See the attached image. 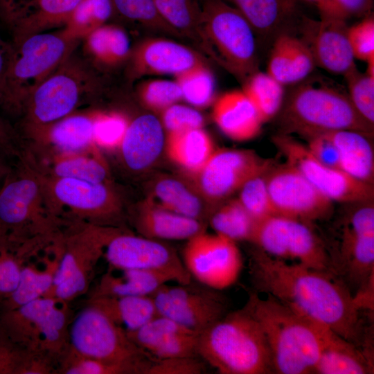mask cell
<instances>
[{"instance_id":"obj_24","label":"cell","mask_w":374,"mask_h":374,"mask_svg":"<svg viewBox=\"0 0 374 374\" xmlns=\"http://www.w3.org/2000/svg\"><path fill=\"white\" fill-rule=\"evenodd\" d=\"M29 156L38 170L46 177L73 178L96 183L110 182L109 166L98 146L77 153L39 158Z\"/></svg>"},{"instance_id":"obj_51","label":"cell","mask_w":374,"mask_h":374,"mask_svg":"<svg viewBox=\"0 0 374 374\" xmlns=\"http://www.w3.org/2000/svg\"><path fill=\"white\" fill-rule=\"evenodd\" d=\"M161 123L168 134H172L202 128L204 118L197 110L175 103L162 112Z\"/></svg>"},{"instance_id":"obj_62","label":"cell","mask_w":374,"mask_h":374,"mask_svg":"<svg viewBox=\"0 0 374 374\" xmlns=\"http://www.w3.org/2000/svg\"><path fill=\"white\" fill-rule=\"evenodd\" d=\"M9 159H10L0 152V188L12 168L9 163Z\"/></svg>"},{"instance_id":"obj_57","label":"cell","mask_w":374,"mask_h":374,"mask_svg":"<svg viewBox=\"0 0 374 374\" xmlns=\"http://www.w3.org/2000/svg\"><path fill=\"white\" fill-rule=\"evenodd\" d=\"M305 139L306 148L317 160L329 167L340 169L338 150L326 134H317Z\"/></svg>"},{"instance_id":"obj_34","label":"cell","mask_w":374,"mask_h":374,"mask_svg":"<svg viewBox=\"0 0 374 374\" xmlns=\"http://www.w3.org/2000/svg\"><path fill=\"white\" fill-rule=\"evenodd\" d=\"M123 328L133 331L157 314L151 296H96L87 302Z\"/></svg>"},{"instance_id":"obj_7","label":"cell","mask_w":374,"mask_h":374,"mask_svg":"<svg viewBox=\"0 0 374 374\" xmlns=\"http://www.w3.org/2000/svg\"><path fill=\"white\" fill-rule=\"evenodd\" d=\"M80 42L62 28L10 42L12 53L2 110L21 116L30 95L75 51Z\"/></svg>"},{"instance_id":"obj_23","label":"cell","mask_w":374,"mask_h":374,"mask_svg":"<svg viewBox=\"0 0 374 374\" xmlns=\"http://www.w3.org/2000/svg\"><path fill=\"white\" fill-rule=\"evenodd\" d=\"M164 140L161 122L154 115L143 114L129 121L116 150L128 170L140 172L148 168L159 158Z\"/></svg>"},{"instance_id":"obj_9","label":"cell","mask_w":374,"mask_h":374,"mask_svg":"<svg viewBox=\"0 0 374 374\" xmlns=\"http://www.w3.org/2000/svg\"><path fill=\"white\" fill-rule=\"evenodd\" d=\"M201 28L207 51L241 78L258 71L255 32L244 17L224 0H206Z\"/></svg>"},{"instance_id":"obj_21","label":"cell","mask_w":374,"mask_h":374,"mask_svg":"<svg viewBox=\"0 0 374 374\" xmlns=\"http://www.w3.org/2000/svg\"><path fill=\"white\" fill-rule=\"evenodd\" d=\"M320 15L319 20L303 18V37L315 65L332 73L344 75L356 65L348 39L347 21Z\"/></svg>"},{"instance_id":"obj_20","label":"cell","mask_w":374,"mask_h":374,"mask_svg":"<svg viewBox=\"0 0 374 374\" xmlns=\"http://www.w3.org/2000/svg\"><path fill=\"white\" fill-rule=\"evenodd\" d=\"M100 112L77 110L50 124L19 132L24 150L35 158L77 153L95 146Z\"/></svg>"},{"instance_id":"obj_12","label":"cell","mask_w":374,"mask_h":374,"mask_svg":"<svg viewBox=\"0 0 374 374\" xmlns=\"http://www.w3.org/2000/svg\"><path fill=\"white\" fill-rule=\"evenodd\" d=\"M69 348L81 355L112 363L150 366L154 359L123 328L89 304L69 328Z\"/></svg>"},{"instance_id":"obj_26","label":"cell","mask_w":374,"mask_h":374,"mask_svg":"<svg viewBox=\"0 0 374 374\" xmlns=\"http://www.w3.org/2000/svg\"><path fill=\"white\" fill-rule=\"evenodd\" d=\"M134 226L141 235L157 240H186L206 231L207 224L169 211L152 202L138 210Z\"/></svg>"},{"instance_id":"obj_10","label":"cell","mask_w":374,"mask_h":374,"mask_svg":"<svg viewBox=\"0 0 374 374\" xmlns=\"http://www.w3.org/2000/svg\"><path fill=\"white\" fill-rule=\"evenodd\" d=\"M80 226L61 239L58 267L45 297L65 303L84 293L108 240L120 229L84 222Z\"/></svg>"},{"instance_id":"obj_28","label":"cell","mask_w":374,"mask_h":374,"mask_svg":"<svg viewBox=\"0 0 374 374\" xmlns=\"http://www.w3.org/2000/svg\"><path fill=\"white\" fill-rule=\"evenodd\" d=\"M82 0H37L21 10L8 24L12 41L63 27Z\"/></svg>"},{"instance_id":"obj_46","label":"cell","mask_w":374,"mask_h":374,"mask_svg":"<svg viewBox=\"0 0 374 374\" xmlns=\"http://www.w3.org/2000/svg\"><path fill=\"white\" fill-rule=\"evenodd\" d=\"M344 77L353 105L365 120L374 125V76L360 72L355 66Z\"/></svg>"},{"instance_id":"obj_36","label":"cell","mask_w":374,"mask_h":374,"mask_svg":"<svg viewBox=\"0 0 374 374\" xmlns=\"http://www.w3.org/2000/svg\"><path fill=\"white\" fill-rule=\"evenodd\" d=\"M166 148L170 159L193 175L204 167L215 150L202 128L168 134Z\"/></svg>"},{"instance_id":"obj_2","label":"cell","mask_w":374,"mask_h":374,"mask_svg":"<svg viewBox=\"0 0 374 374\" xmlns=\"http://www.w3.org/2000/svg\"><path fill=\"white\" fill-rule=\"evenodd\" d=\"M58 220L47 199L42 174L22 154L0 188V244L21 252L32 238L53 234Z\"/></svg>"},{"instance_id":"obj_31","label":"cell","mask_w":374,"mask_h":374,"mask_svg":"<svg viewBox=\"0 0 374 374\" xmlns=\"http://www.w3.org/2000/svg\"><path fill=\"white\" fill-rule=\"evenodd\" d=\"M335 145L339 154L340 169L352 177L373 185L374 152L371 136L355 130L321 133Z\"/></svg>"},{"instance_id":"obj_41","label":"cell","mask_w":374,"mask_h":374,"mask_svg":"<svg viewBox=\"0 0 374 374\" xmlns=\"http://www.w3.org/2000/svg\"><path fill=\"white\" fill-rule=\"evenodd\" d=\"M113 12L112 0H82L62 29L69 36L82 41L92 31L105 24Z\"/></svg>"},{"instance_id":"obj_27","label":"cell","mask_w":374,"mask_h":374,"mask_svg":"<svg viewBox=\"0 0 374 374\" xmlns=\"http://www.w3.org/2000/svg\"><path fill=\"white\" fill-rule=\"evenodd\" d=\"M315 66L309 47L301 38L283 33L276 37L267 73L283 85L304 80Z\"/></svg>"},{"instance_id":"obj_55","label":"cell","mask_w":374,"mask_h":374,"mask_svg":"<svg viewBox=\"0 0 374 374\" xmlns=\"http://www.w3.org/2000/svg\"><path fill=\"white\" fill-rule=\"evenodd\" d=\"M372 0H321L317 6L319 15L347 21L355 17L371 14Z\"/></svg>"},{"instance_id":"obj_32","label":"cell","mask_w":374,"mask_h":374,"mask_svg":"<svg viewBox=\"0 0 374 374\" xmlns=\"http://www.w3.org/2000/svg\"><path fill=\"white\" fill-rule=\"evenodd\" d=\"M84 58L96 69L112 66L125 61L130 55L129 36L120 26L105 24L82 40Z\"/></svg>"},{"instance_id":"obj_44","label":"cell","mask_w":374,"mask_h":374,"mask_svg":"<svg viewBox=\"0 0 374 374\" xmlns=\"http://www.w3.org/2000/svg\"><path fill=\"white\" fill-rule=\"evenodd\" d=\"M126 332L136 346L148 353L153 347L170 337L197 334L172 319L158 314L138 329Z\"/></svg>"},{"instance_id":"obj_16","label":"cell","mask_w":374,"mask_h":374,"mask_svg":"<svg viewBox=\"0 0 374 374\" xmlns=\"http://www.w3.org/2000/svg\"><path fill=\"white\" fill-rule=\"evenodd\" d=\"M271 160L253 150H215L196 174L195 188L208 204H217L240 190L253 177L267 174L274 166Z\"/></svg>"},{"instance_id":"obj_48","label":"cell","mask_w":374,"mask_h":374,"mask_svg":"<svg viewBox=\"0 0 374 374\" xmlns=\"http://www.w3.org/2000/svg\"><path fill=\"white\" fill-rule=\"evenodd\" d=\"M139 96L145 105L156 111H163L182 98L179 85L176 82L156 80L144 83Z\"/></svg>"},{"instance_id":"obj_39","label":"cell","mask_w":374,"mask_h":374,"mask_svg":"<svg viewBox=\"0 0 374 374\" xmlns=\"http://www.w3.org/2000/svg\"><path fill=\"white\" fill-rule=\"evenodd\" d=\"M208 223L215 233L235 242H251L257 222L237 199L216 208Z\"/></svg>"},{"instance_id":"obj_25","label":"cell","mask_w":374,"mask_h":374,"mask_svg":"<svg viewBox=\"0 0 374 374\" xmlns=\"http://www.w3.org/2000/svg\"><path fill=\"white\" fill-rule=\"evenodd\" d=\"M213 118L226 136L238 141L256 136L264 123L242 90L226 92L217 99L213 109Z\"/></svg>"},{"instance_id":"obj_14","label":"cell","mask_w":374,"mask_h":374,"mask_svg":"<svg viewBox=\"0 0 374 374\" xmlns=\"http://www.w3.org/2000/svg\"><path fill=\"white\" fill-rule=\"evenodd\" d=\"M182 260L193 278L220 291L233 285L243 267L236 242L206 231L187 240Z\"/></svg>"},{"instance_id":"obj_18","label":"cell","mask_w":374,"mask_h":374,"mask_svg":"<svg viewBox=\"0 0 374 374\" xmlns=\"http://www.w3.org/2000/svg\"><path fill=\"white\" fill-rule=\"evenodd\" d=\"M265 179L275 215L310 224L332 215L333 202L288 163L274 166Z\"/></svg>"},{"instance_id":"obj_35","label":"cell","mask_w":374,"mask_h":374,"mask_svg":"<svg viewBox=\"0 0 374 374\" xmlns=\"http://www.w3.org/2000/svg\"><path fill=\"white\" fill-rule=\"evenodd\" d=\"M228 1L260 35L271 34L296 16V0Z\"/></svg>"},{"instance_id":"obj_43","label":"cell","mask_w":374,"mask_h":374,"mask_svg":"<svg viewBox=\"0 0 374 374\" xmlns=\"http://www.w3.org/2000/svg\"><path fill=\"white\" fill-rule=\"evenodd\" d=\"M177 82L181 89L182 98L195 107H206L214 100L215 79L204 64L177 76Z\"/></svg>"},{"instance_id":"obj_56","label":"cell","mask_w":374,"mask_h":374,"mask_svg":"<svg viewBox=\"0 0 374 374\" xmlns=\"http://www.w3.org/2000/svg\"><path fill=\"white\" fill-rule=\"evenodd\" d=\"M27 351L0 331V374H20Z\"/></svg>"},{"instance_id":"obj_47","label":"cell","mask_w":374,"mask_h":374,"mask_svg":"<svg viewBox=\"0 0 374 374\" xmlns=\"http://www.w3.org/2000/svg\"><path fill=\"white\" fill-rule=\"evenodd\" d=\"M265 175L251 177L239 190L238 199L256 222L275 215Z\"/></svg>"},{"instance_id":"obj_19","label":"cell","mask_w":374,"mask_h":374,"mask_svg":"<svg viewBox=\"0 0 374 374\" xmlns=\"http://www.w3.org/2000/svg\"><path fill=\"white\" fill-rule=\"evenodd\" d=\"M272 141L286 159L320 192L332 202H368L374 196L373 185L359 181L340 169L317 160L306 146L290 136L279 133Z\"/></svg>"},{"instance_id":"obj_38","label":"cell","mask_w":374,"mask_h":374,"mask_svg":"<svg viewBox=\"0 0 374 374\" xmlns=\"http://www.w3.org/2000/svg\"><path fill=\"white\" fill-rule=\"evenodd\" d=\"M161 17L180 35L195 40L206 50L201 28L198 0H152Z\"/></svg>"},{"instance_id":"obj_11","label":"cell","mask_w":374,"mask_h":374,"mask_svg":"<svg viewBox=\"0 0 374 374\" xmlns=\"http://www.w3.org/2000/svg\"><path fill=\"white\" fill-rule=\"evenodd\" d=\"M251 242L274 258L336 274L330 253L310 223L272 215L257 222Z\"/></svg>"},{"instance_id":"obj_61","label":"cell","mask_w":374,"mask_h":374,"mask_svg":"<svg viewBox=\"0 0 374 374\" xmlns=\"http://www.w3.org/2000/svg\"><path fill=\"white\" fill-rule=\"evenodd\" d=\"M37 0H0V17L8 24L21 10Z\"/></svg>"},{"instance_id":"obj_30","label":"cell","mask_w":374,"mask_h":374,"mask_svg":"<svg viewBox=\"0 0 374 374\" xmlns=\"http://www.w3.org/2000/svg\"><path fill=\"white\" fill-rule=\"evenodd\" d=\"M172 281L170 276L160 272L109 266L91 297L151 296L161 286Z\"/></svg>"},{"instance_id":"obj_15","label":"cell","mask_w":374,"mask_h":374,"mask_svg":"<svg viewBox=\"0 0 374 374\" xmlns=\"http://www.w3.org/2000/svg\"><path fill=\"white\" fill-rule=\"evenodd\" d=\"M193 284L161 286L151 295L158 314L168 317L199 334L222 318L229 303L220 290Z\"/></svg>"},{"instance_id":"obj_53","label":"cell","mask_w":374,"mask_h":374,"mask_svg":"<svg viewBox=\"0 0 374 374\" xmlns=\"http://www.w3.org/2000/svg\"><path fill=\"white\" fill-rule=\"evenodd\" d=\"M197 334H179L153 347L149 354L155 359L197 356Z\"/></svg>"},{"instance_id":"obj_45","label":"cell","mask_w":374,"mask_h":374,"mask_svg":"<svg viewBox=\"0 0 374 374\" xmlns=\"http://www.w3.org/2000/svg\"><path fill=\"white\" fill-rule=\"evenodd\" d=\"M115 10L126 19L166 33L181 36L161 17L152 0H112Z\"/></svg>"},{"instance_id":"obj_60","label":"cell","mask_w":374,"mask_h":374,"mask_svg":"<svg viewBox=\"0 0 374 374\" xmlns=\"http://www.w3.org/2000/svg\"><path fill=\"white\" fill-rule=\"evenodd\" d=\"M12 46L11 42H8L1 38L0 35V108L2 109L8 73L9 71Z\"/></svg>"},{"instance_id":"obj_52","label":"cell","mask_w":374,"mask_h":374,"mask_svg":"<svg viewBox=\"0 0 374 374\" xmlns=\"http://www.w3.org/2000/svg\"><path fill=\"white\" fill-rule=\"evenodd\" d=\"M206 366L199 355L154 359L146 374H202Z\"/></svg>"},{"instance_id":"obj_3","label":"cell","mask_w":374,"mask_h":374,"mask_svg":"<svg viewBox=\"0 0 374 374\" xmlns=\"http://www.w3.org/2000/svg\"><path fill=\"white\" fill-rule=\"evenodd\" d=\"M247 301L267 338L274 373H314L328 328L270 295L261 298L255 292Z\"/></svg>"},{"instance_id":"obj_63","label":"cell","mask_w":374,"mask_h":374,"mask_svg":"<svg viewBox=\"0 0 374 374\" xmlns=\"http://www.w3.org/2000/svg\"><path fill=\"white\" fill-rule=\"evenodd\" d=\"M305 1H312V2H314L317 4H318L321 0H305Z\"/></svg>"},{"instance_id":"obj_50","label":"cell","mask_w":374,"mask_h":374,"mask_svg":"<svg viewBox=\"0 0 374 374\" xmlns=\"http://www.w3.org/2000/svg\"><path fill=\"white\" fill-rule=\"evenodd\" d=\"M348 39L355 59L367 62L374 58V18L368 15L348 26Z\"/></svg>"},{"instance_id":"obj_13","label":"cell","mask_w":374,"mask_h":374,"mask_svg":"<svg viewBox=\"0 0 374 374\" xmlns=\"http://www.w3.org/2000/svg\"><path fill=\"white\" fill-rule=\"evenodd\" d=\"M43 176L46 197L56 215L67 209L81 222L119 227L116 224L123 205L110 182Z\"/></svg>"},{"instance_id":"obj_22","label":"cell","mask_w":374,"mask_h":374,"mask_svg":"<svg viewBox=\"0 0 374 374\" xmlns=\"http://www.w3.org/2000/svg\"><path fill=\"white\" fill-rule=\"evenodd\" d=\"M204 64L199 54L184 44L166 39H152L134 51L132 71L139 74H171L178 76Z\"/></svg>"},{"instance_id":"obj_37","label":"cell","mask_w":374,"mask_h":374,"mask_svg":"<svg viewBox=\"0 0 374 374\" xmlns=\"http://www.w3.org/2000/svg\"><path fill=\"white\" fill-rule=\"evenodd\" d=\"M60 252L39 271L30 266L22 267L15 290L0 303L1 312L9 311L44 296L51 289L58 267Z\"/></svg>"},{"instance_id":"obj_1","label":"cell","mask_w":374,"mask_h":374,"mask_svg":"<svg viewBox=\"0 0 374 374\" xmlns=\"http://www.w3.org/2000/svg\"><path fill=\"white\" fill-rule=\"evenodd\" d=\"M249 275L255 292L270 295L355 345L366 347L362 308L336 274L285 262L256 247Z\"/></svg>"},{"instance_id":"obj_29","label":"cell","mask_w":374,"mask_h":374,"mask_svg":"<svg viewBox=\"0 0 374 374\" xmlns=\"http://www.w3.org/2000/svg\"><path fill=\"white\" fill-rule=\"evenodd\" d=\"M373 365L370 351L344 339L328 328L314 373H371L373 371Z\"/></svg>"},{"instance_id":"obj_8","label":"cell","mask_w":374,"mask_h":374,"mask_svg":"<svg viewBox=\"0 0 374 374\" xmlns=\"http://www.w3.org/2000/svg\"><path fill=\"white\" fill-rule=\"evenodd\" d=\"M42 296L0 314V331L28 352L61 357L69 347V321L64 303Z\"/></svg>"},{"instance_id":"obj_54","label":"cell","mask_w":374,"mask_h":374,"mask_svg":"<svg viewBox=\"0 0 374 374\" xmlns=\"http://www.w3.org/2000/svg\"><path fill=\"white\" fill-rule=\"evenodd\" d=\"M19 254L0 244V303L17 287L21 267Z\"/></svg>"},{"instance_id":"obj_5","label":"cell","mask_w":374,"mask_h":374,"mask_svg":"<svg viewBox=\"0 0 374 374\" xmlns=\"http://www.w3.org/2000/svg\"><path fill=\"white\" fill-rule=\"evenodd\" d=\"M280 133L298 134L305 139L337 130H355L373 136L374 125L355 109L348 94L335 87L316 82L295 88L283 103Z\"/></svg>"},{"instance_id":"obj_58","label":"cell","mask_w":374,"mask_h":374,"mask_svg":"<svg viewBox=\"0 0 374 374\" xmlns=\"http://www.w3.org/2000/svg\"><path fill=\"white\" fill-rule=\"evenodd\" d=\"M22 145L17 130L0 116V152L10 159H17L22 154Z\"/></svg>"},{"instance_id":"obj_40","label":"cell","mask_w":374,"mask_h":374,"mask_svg":"<svg viewBox=\"0 0 374 374\" xmlns=\"http://www.w3.org/2000/svg\"><path fill=\"white\" fill-rule=\"evenodd\" d=\"M258 112L263 123L272 119L284 103V85L267 72L257 71L246 81L242 89Z\"/></svg>"},{"instance_id":"obj_42","label":"cell","mask_w":374,"mask_h":374,"mask_svg":"<svg viewBox=\"0 0 374 374\" xmlns=\"http://www.w3.org/2000/svg\"><path fill=\"white\" fill-rule=\"evenodd\" d=\"M60 357V371L66 374H146L150 367L104 362L81 355L69 347Z\"/></svg>"},{"instance_id":"obj_33","label":"cell","mask_w":374,"mask_h":374,"mask_svg":"<svg viewBox=\"0 0 374 374\" xmlns=\"http://www.w3.org/2000/svg\"><path fill=\"white\" fill-rule=\"evenodd\" d=\"M153 194L158 205L177 214L208 223L214 211L194 187L172 177L159 179L154 186Z\"/></svg>"},{"instance_id":"obj_4","label":"cell","mask_w":374,"mask_h":374,"mask_svg":"<svg viewBox=\"0 0 374 374\" xmlns=\"http://www.w3.org/2000/svg\"><path fill=\"white\" fill-rule=\"evenodd\" d=\"M197 353L221 374L274 373L267 338L248 301L197 334Z\"/></svg>"},{"instance_id":"obj_6","label":"cell","mask_w":374,"mask_h":374,"mask_svg":"<svg viewBox=\"0 0 374 374\" xmlns=\"http://www.w3.org/2000/svg\"><path fill=\"white\" fill-rule=\"evenodd\" d=\"M75 51L28 98L21 115L20 132L50 124L77 111L99 92L101 84L97 69Z\"/></svg>"},{"instance_id":"obj_17","label":"cell","mask_w":374,"mask_h":374,"mask_svg":"<svg viewBox=\"0 0 374 374\" xmlns=\"http://www.w3.org/2000/svg\"><path fill=\"white\" fill-rule=\"evenodd\" d=\"M103 256L112 267L166 274L178 284H186L193 280L175 248L159 240L136 235L122 228L108 240Z\"/></svg>"},{"instance_id":"obj_59","label":"cell","mask_w":374,"mask_h":374,"mask_svg":"<svg viewBox=\"0 0 374 374\" xmlns=\"http://www.w3.org/2000/svg\"><path fill=\"white\" fill-rule=\"evenodd\" d=\"M346 226L351 231L362 234H374V207L373 202L363 205L349 217Z\"/></svg>"},{"instance_id":"obj_49","label":"cell","mask_w":374,"mask_h":374,"mask_svg":"<svg viewBox=\"0 0 374 374\" xmlns=\"http://www.w3.org/2000/svg\"><path fill=\"white\" fill-rule=\"evenodd\" d=\"M129 121L116 113L100 112L96 127V143L100 148L116 150L121 143Z\"/></svg>"}]
</instances>
